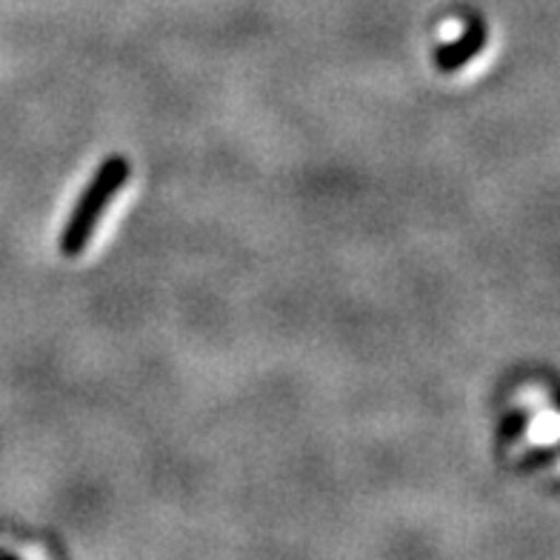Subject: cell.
<instances>
[{
	"label": "cell",
	"instance_id": "2",
	"mask_svg": "<svg viewBox=\"0 0 560 560\" xmlns=\"http://www.w3.org/2000/svg\"><path fill=\"white\" fill-rule=\"evenodd\" d=\"M489 44V32L483 23H469V30L464 35L452 40V44L438 46L432 52V60H435V69H441L443 74H455L464 67H469L475 58H478Z\"/></svg>",
	"mask_w": 560,
	"mask_h": 560
},
{
	"label": "cell",
	"instance_id": "1",
	"mask_svg": "<svg viewBox=\"0 0 560 560\" xmlns=\"http://www.w3.org/2000/svg\"><path fill=\"white\" fill-rule=\"evenodd\" d=\"M129 161L120 155L104 161V166L95 172V177L89 180L83 195L74 203L72 214L67 218V226L60 232V252L67 258L81 255L89 246L92 235H95L97 223L104 218V212L109 209V203L115 200V195L120 192L129 180Z\"/></svg>",
	"mask_w": 560,
	"mask_h": 560
}]
</instances>
